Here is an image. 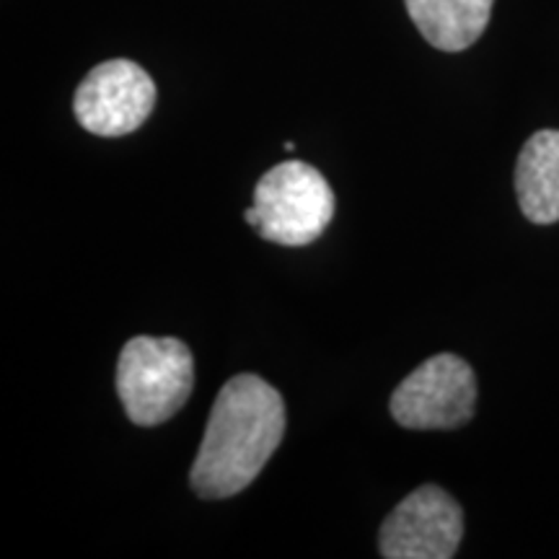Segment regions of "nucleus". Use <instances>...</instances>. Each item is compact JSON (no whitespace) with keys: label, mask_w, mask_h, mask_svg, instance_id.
Here are the masks:
<instances>
[{"label":"nucleus","mask_w":559,"mask_h":559,"mask_svg":"<svg viewBox=\"0 0 559 559\" xmlns=\"http://www.w3.org/2000/svg\"><path fill=\"white\" fill-rule=\"evenodd\" d=\"M283 436V396L260 376H234L210 409L190 474L194 495L205 500L239 495L260 477Z\"/></svg>","instance_id":"f257e3e1"},{"label":"nucleus","mask_w":559,"mask_h":559,"mask_svg":"<svg viewBox=\"0 0 559 559\" xmlns=\"http://www.w3.org/2000/svg\"><path fill=\"white\" fill-rule=\"evenodd\" d=\"M194 389L190 347L174 337H132L117 362V394L135 425L153 428L185 407Z\"/></svg>","instance_id":"f03ea898"},{"label":"nucleus","mask_w":559,"mask_h":559,"mask_svg":"<svg viewBox=\"0 0 559 559\" xmlns=\"http://www.w3.org/2000/svg\"><path fill=\"white\" fill-rule=\"evenodd\" d=\"M257 230L280 247L317 241L334 215V192L321 171L304 160H283L257 181Z\"/></svg>","instance_id":"7ed1b4c3"},{"label":"nucleus","mask_w":559,"mask_h":559,"mask_svg":"<svg viewBox=\"0 0 559 559\" xmlns=\"http://www.w3.org/2000/svg\"><path fill=\"white\" fill-rule=\"evenodd\" d=\"M477 404V376L459 355L443 353L412 370L394 394L391 417L407 430H453L466 425Z\"/></svg>","instance_id":"20e7f679"},{"label":"nucleus","mask_w":559,"mask_h":559,"mask_svg":"<svg viewBox=\"0 0 559 559\" xmlns=\"http://www.w3.org/2000/svg\"><path fill=\"white\" fill-rule=\"evenodd\" d=\"M156 107V83L138 62L107 60L75 91L73 111L83 130L102 138H122L135 132Z\"/></svg>","instance_id":"39448f33"},{"label":"nucleus","mask_w":559,"mask_h":559,"mask_svg":"<svg viewBox=\"0 0 559 559\" xmlns=\"http://www.w3.org/2000/svg\"><path fill=\"white\" fill-rule=\"evenodd\" d=\"M464 536V513L436 485L417 487L391 510L379 534L386 559H451Z\"/></svg>","instance_id":"423d86ee"},{"label":"nucleus","mask_w":559,"mask_h":559,"mask_svg":"<svg viewBox=\"0 0 559 559\" xmlns=\"http://www.w3.org/2000/svg\"><path fill=\"white\" fill-rule=\"evenodd\" d=\"M515 194L531 223L559 221V130H539L526 140L515 166Z\"/></svg>","instance_id":"0eeeda50"},{"label":"nucleus","mask_w":559,"mask_h":559,"mask_svg":"<svg viewBox=\"0 0 559 559\" xmlns=\"http://www.w3.org/2000/svg\"><path fill=\"white\" fill-rule=\"evenodd\" d=\"M495 0H404L417 32L436 50L461 52L487 29Z\"/></svg>","instance_id":"6e6552de"},{"label":"nucleus","mask_w":559,"mask_h":559,"mask_svg":"<svg viewBox=\"0 0 559 559\" xmlns=\"http://www.w3.org/2000/svg\"><path fill=\"white\" fill-rule=\"evenodd\" d=\"M243 218H247V223L249 226H254L257 228V223H260V215H257V210H254V205H251L247 213H243Z\"/></svg>","instance_id":"1a4fd4ad"}]
</instances>
